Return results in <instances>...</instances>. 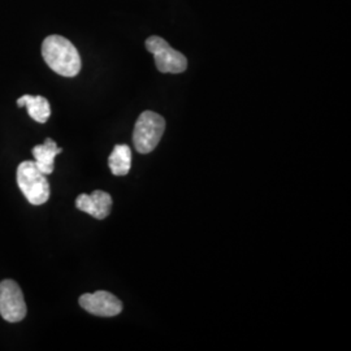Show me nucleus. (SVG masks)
<instances>
[{
	"label": "nucleus",
	"instance_id": "nucleus-2",
	"mask_svg": "<svg viewBox=\"0 0 351 351\" xmlns=\"http://www.w3.org/2000/svg\"><path fill=\"white\" fill-rule=\"evenodd\" d=\"M17 185L29 203L34 206L45 204L50 198V182L32 160H26L19 165Z\"/></svg>",
	"mask_w": 351,
	"mask_h": 351
},
{
	"label": "nucleus",
	"instance_id": "nucleus-6",
	"mask_svg": "<svg viewBox=\"0 0 351 351\" xmlns=\"http://www.w3.org/2000/svg\"><path fill=\"white\" fill-rule=\"evenodd\" d=\"M78 302L88 314L101 317H112L123 311V302L104 290L82 294Z\"/></svg>",
	"mask_w": 351,
	"mask_h": 351
},
{
	"label": "nucleus",
	"instance_id": "nucleus-3",
	"mask_svg": "<svg viewBox=\"0 0 351 351\" xmlns=\"http://www.w3.org/2000/svg\"><path fill=\"white\" fill-rule=\"evenodd\" d=\"M165 130V120L160 114L145 111L134 126L133 132V143L139 154H149L155 150L163 137Z\"/></svg>",
	"mask_w": 351,
	"mask_h": 351
},
{
	"label": "nucleus",
	"instance_id": "nucleus-10",
	"mask_svg": "<svg viewBox=\"0 0 351 351\" xmlns=\"http://www.w3.org/2000/svg\"><path fill=\"white\" fill-rule=\"evenodd\" d=\"M110 169L114 176H126L132 165V151L128 145H116L108 159Z\"/></svg>",
	"mask_w": 351,
	"mask_h": 351
},
{
	"label": "nucleus",
	"instance_id": "nucleus-9",
	"mask_svg": "<svg viewBox=\"0 0 351 351\" xmlns=\"http://www.w3.org/2000/svg\"><path fill=\"white\" fill-rule=\"evenodd\" d=\"M19 107H26L29 116L40 124H45L51 116V107L49 101L42 97H32V95H24L17 99Z\"/></svg>",
	"mask_w": 351,
	"mask_h": 351
},
{
	"label": "nucleus",
	"instance_id": "nucleus-1",
	"mask_svg": "<svg viewBox=\"0 0 351 351\" xmlns=\"http://www.w3.org/2000/svg\"><path fill=\"white\" fill-rule=\"evenodd\" d=\"M42 56L55 73L63 77H75L81 71L78 51L62 36H50L43 40Z\"/></svg>",
	"mask_w": 351,
	"mask_h": 351
},
{
	"label": "nucleus",
	"instance_id": "nucleus-4",
	"mask_svg": "<svg viewBox=\"0 0 351 351\" xmlns=\"http://www.w3.org/2000/svg\"><path fill=\"white\" fill-rule=\"evenodd\" d=\"M146 49L154 55L155 65L162 73H182L188 68V59L172 49L169 43L162 37L152 36L146 40Z\"/></svg>",
	"mask_w": 351,
	"mask_h": 351
},
{
	"label": "nucleus",
	"instance_id": "nucleus-7",
	"mask_svg": "<svg viewBox=\"0 0 351 351\" xmlns=\"http://www.w3.org/2000/svg\"><path fill=\"white\" fill-rule=\"evenodd\" d=\"M75 207L80 211L88 213L98 220H103L111 213L112 197L106 191L94 190L90 195L80 194L75 199Z\"/></svg>",
	"mask_w": 351,
	"mask_h": 351
},
{
	"label": "nucleus",
	"instance_id": "nucleus-5",
	"mask_svg": "<svg viewBox=\"0 0 351 351\" xmlns=\"http://www.w3.org/2000/svg\"><path fill=\"white\" fill-rule=\"evenodd\" d=\"M26 303L20 287L13 280L0 282V315L5 322L19 323L26 316Z\"/></svg>",
	"mask_w": 351,
	"mask_h": 351
},
{
	"label": "nucleus",
	"instance_id": "nucleus-8",
	"mask_svg": "<svg viewBox=\"0 0 351 351\" xmlns=\"http://www.w3.org/2000/svg\"><path fill=\"white\" fill-rule=\"evenodd\" d=\"M63 149L58 147L56 142L51 138L46 139L43 145H37L33 147V156H34V163L38 167V169L45 173V175H51L53 172V162L55 156L60 154Z\"/></svg>",
	"mask_w": 351,
	"mask_h": 351
}]
</instances>
